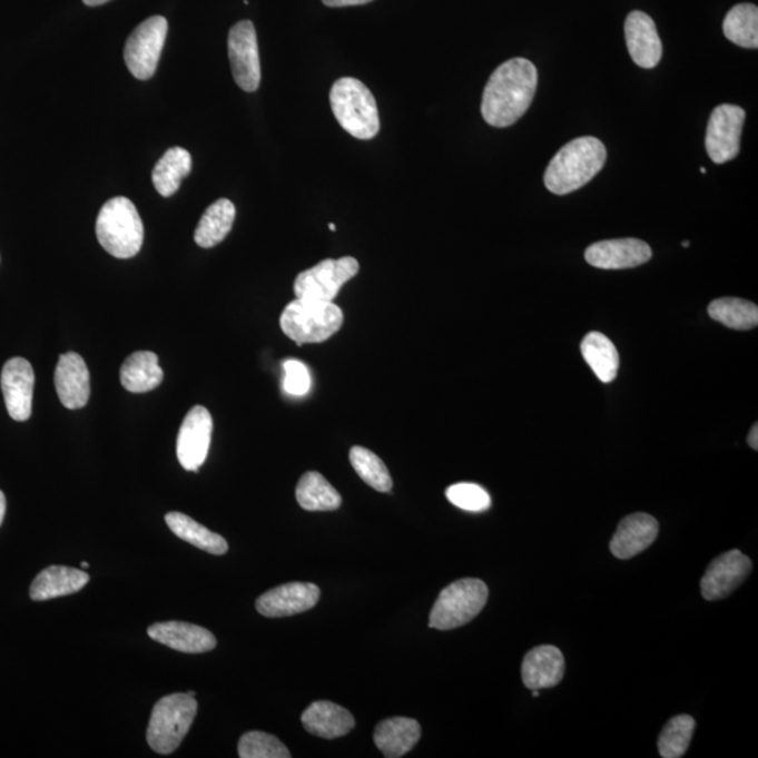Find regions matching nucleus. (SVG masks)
<instances>
[{
	"mask_svg": "<svg viewBox=\"0 0 758 758\" xmlns=\"http://www.w3.org/2000/svg\"><path fill=\"white\" fill-rule=\"evenodd\" d=\"M539 72L529 59L513 58L500 66L483 90L482 116L489 126H513L534 100Z\"/></svg>",
	"mask_w": 758,
	"mask_h": 758,
	"instance_id": "1",
	"label": "nucleus"
},
{
	"mask_svg": "<svg viewBox=\"0 0 758 758\" xmlns=\"http://www.w3.org/2000/svg\"><path fill=\"white\" fill-rule=\"evenodd\" d=\"M607 149L600 139L582 137L564 145L548 165L544 181L553 195L564 196L582 188L606 164Z\"/></svg>",
	"mask_w": 758,
	"mask_h": 758,
	"instance_id": "2",
	"label": "nucleus"
},
{
	"mask_svg": "<svg viewBox=\"0 0 758 758\" xmlns=\"http://www.w3.org/2000/svg\"><path fill=\"white\" fill-rule=\"evenodd\" d=\"M100 245L117 259H131L141 250L144 224L136 206L127 197H115L100 209L96 220Z\"/></svg>",
	"mask_w": 758,
	"mask_h": 758,
	"instance_id": "3",
	"label": "nucleus"
},
{
	"mask_svg": "<svg viewBox=\"0 0 758 758\" xmlns=\"http://www.w3.org/2000/svg\"><path fill=\"white\" fill-rule=\"evenodd\" d=\"M333 115L343 130L357 139H373L380 132L378 107L371 90L358 79L336 80L331 90Z\"/></svg>",
	"mask_w": 758,
	"mask_h": 758,
	"instance_id": "4",
	"label": "nucleus"
},
{
	"mask_svg": "<svg viewBox=\"0 0 758 758\" xmlns=\"http://www.w3.org/2000/svg\"><path fill=\"white\" fill-rule=\"evenodd\" d=\"M198 703L188 693H171L155 703L150 713L147 740L159 755H170L185 740L195 722Z\"/></svg>",
	"mask_w": 758,
	"mask_h": 758,
	"instance_id": "5",
	"label": "nucleus"
},
{
	"mask_svg": "<svg viewBox=\"0 0 758 758\" xmlns=\"http://www.w3.org/2000/svg\"><path fill=\"white\" fill-rule=\"evenodd\" d=\"M343 312L333 303L295 299L284 308L279 326L298 346L322 343L336 335L343 325Z\"/></svg>",
	"mask_w": 758,
	"mask_h": 758,
	"instance_id": "6",
	"label": "nucleus"
},
{
	"mask_svg": "<svg viewBox=\"0 0 758 758\" xmlns=\"http://www.w3.org/2000/svg\"><path fill=\"white\" fill-rule=\"evenodd\" d=\"M489 590L480 579H461L441 591L430 612L429 627L450 631L481 614L488 603Z\"/></svg>",
	"mask_w": 758,
	"mask_h": 758,
	"instance_id": "7",
	"label": "nucleus"
},
{
	"mask_svg": "<svg viewBox=\"0 0 758 758\" xmlns=\"http://www.w3.org/2000/svg\"><path fill=\"white\" fill-rule=\"evenodd\" d=\"M360 265L354 257L327 259L298 274L294 283L295 297L319 303H333L338 292L354 276H357Z\"/></svg>",
	"mask_w": 758,
	"mask_h": 758,
	"instance_id": "8",
	"label": "nucleus"
},
{
	"mask_svg": "<svg viewBox=\"0 0 758 758\" xmlns=\"http://www.w3.org/2000/svg\"><path fill=\"white\" fill-rule=\"evenodd\" d=\"M168 35V20L152 16L139 24L128 37L124 48L127 68L139 80L154 77Z\"/></svg>",
	"mask_w": 758,
	"mask_h": 758,
	"instance_id": "9",
	"label": "nucleus"
},
{
	"mask_svg": "<svg viewBox=\"0 0 758 758\" xmlns=\"http://www.w3.org/2000/svg\"><path fill=\"white\" fill-rule=\"evenodd\" d=\"M228 56L236 85L247 93L259 89L262 82L259 46L252 21H239L230 29Z\"/></svg>",
	"mask_w": 758,
	"mask_h": 758,
	"instance_id": "10",
	"label": "nucleus"
},
{
	"mask_svg": "<svg viewBox=\"0 0 758 758\" xmlns=\"http://www.w3.org/2000/svg\"><path fill=\"white\" fill-rule=\"evenodd\" d=\"M746 112L734 105L718 106L709 118L706 147L713 164L722 165L738 156Z\"/></svg>",
	"mask_w": 758,
	"mask_h": 758,
	"instance_id": "11",
	"label": "nucleus"
},
{
	"mask_svg": "<svg viewBox=\"0 0 758 758\" xmlns=\"http://www.w3.org/2000/svg\"><path fill=\"white\" fill-rule=\"evenodd\" d=\"M213 417L204 406L187 413L177 435V460L186 471L197 472L206 462L211 444Z\"/></svg>",
	"mask_w": 758,
	"mask_h": 758,
	"instance_id": "12",
	"label": "nucleus"
},
{
	"mask_svg": "<svg viewBox=\"0 0 758 758\" xmlns=\"http://www.w3.org/2000/svg\"><path fill=\"white\" fill-rule=\"evenodd\" d=\"M35 383V370L27 360L13 357L3 365L0 384L8 413L13 421H29L33 406Z\"/></svg>",
	"mask_w": 758,
	"mask_h": 758,
	"instance_id": "13",
	"label": "nucleus"
},
{
	"mask_svg": "<svg viewBox=\"0 0 758 758\" xmlns=\"http://www.w3.org/2000/svg\"><path fill=\"white\" fill-rule=\"evenodd\" d=\"M749 557L738 550L713 559L701 580V593L708 601L722 600L734 593L751 572Z\"/></svg>",
	"mask_w": 758,
	"mask_h": 758,
	"instance_id": "14",
	"label": "nucleus"
},
{
	"mask_svg": "<svg viewBox=\"0 0 758 758\" xmlns=\"http://www.w3.org/2000/svg\"><path fill=\"white\" fill-rule=\"evenodd\" d=\"M321 599L318 585L312 583H287L262 594L256 609L267 618H282L314 609Z\"/></svg>",
	"mask_w": 758,
	"mask_h": 758,
	"instance_id": "15",
	"label": "nucleus"
},
{
	"mask_svg": "<svg viewBox=\"0 0 758 758\" xmlns=\"http://www.w3.org/2000/svg\"><path fill=\"white\" fill-rule=\"evenodd\" d=\"M589 265L603 270H622L644 265L652 259V249L639 239H612L597 242L584 253Z\"/></svg>",
	"mask_w": 758,
	"mask_h": 758,
	"instance_id": "16",
	"label": "nucleus"
},
{
	"mask_svg": "<svg viewBox=\"0 0 758 758\" xmlns=\"http://www.w3.org/2000/svg\"><path fill=\"white\" fill-rule=\"evenodd\" d=\"M56 388L62 405L77 411L88 405L90 397V373L85 360L78 353L62 354L58 360Z\"/></svg>",
	"mask_w": 758,
	"mask_h": 758,
	"instance_id": "17",
	"label": "nucleus"
},
{
	"mask_svg": "<svg viewBox=\"0 0 758 758\" xmlns=\"http://www.w3.org/2000/svg\"><path fill=\"white\" fill-rule=\"evenodd\" d=\"M152 641L183 653H206L217 647V638L208 629L188 622L168 621L148 628Z\"/></svg>",
	"mask_w": 758,
	"mask_h": 758,
	"instance_id": "18",
	"label": "nucleus"
},
{
	"mask_svg": "<svg viewBox=\"0 0 758 758\" xmlns=\"http://www.w3.org/2000/svg\"><path fill=\"white\" fill-rule=\"evenodd\" d=\"M626 40L628 51L637 66L644 69L658 66L663 46L650 16L639 10L629 13L626 21Z\"/></svg>",
	"mask_w": 758,
	"mask_h": 758,
	"instance_id": "19",
	"label": "nucleus"
},
{
	"mask_svg": "<svg viewBox=\"0 0 758 758\" xmlns=\"http://www.w3.org/2000/svg\"><path fill=\"white\" fill-rule=\"evenodd\" d=\"M659 535L658 520L647 513H636L623 519L610 542L612 555L631 559L647 551Z\"/></svg>",
	"mask_w": 758,
	"mask_h": 758,
	"instance_id": "20",
	"label": "nucleus"
},
{
	"mask_svg": "<svg viewBox=\"0 0 758 758\" xmlns=\"http://www.w3.org/2000/svg\"><path fill=\"white\" fill-rule=\"evenodd\" d=\"M563 675L564 659L558 648L544 644L525 654L521 676L529 690L555 687L562 681Z\"/></svg>",
	"mask_w": 758,
	"mask_h": 758,
	"instance_id": "21",
	"label": "nucleus"
},
{
	"mask_svg": "<svg viewBox=\"0 0 758 758\" xmlns=\"http://www.w3.org/2000/svg\"><path fill=\"white\" fill-rule=\"evenodd\" d=\"M301 720L311 735L324 739L343 738V736L351 734L356 726V720L346 708L329 701L311 703L305 709Z\"/></svg>",
	"mask_w": 758,
	"mask_h": 758,
	"instance_id": "22",
	"label": "nucleus"
},
{
	"mask_svg": "<svg viewBox=\"0 0 758 758\" xmlns=\"http://www.w3.org/2000/svg\"><path fill=\"white\" fill-rule=\"evenodd\" d=\"M422 728L417 720L411 718H390L376 725L375 746L386 758H400L421 740Z\"/></svg>",
	"mask_w": 758,
	"mask_h": 758,
	"instance_id": "23",
	"label": "nucleus"
},
{
	"mask_svg": "<svg viewBox=\"0 0 758 758\" xmlns=\"http://www.w3.org/2000/svg\"><path fill=\"white\" fill-rule=\"evenodd\" d=\"M89 574L79 569L50 567L35 579L30 588V597L35 601H46L78 593L89 583Z\"/></svg>",
	"mask_w": 758,
	"mask_h": 758,
	"instance_id": "24",
	"label": "nucleus"
},
{
	"mask_svg": "<svg viewBox=\"0 0 758 758\" xmlns=\"http://www.w3.org/2000/svg\"><path fill=\"white\" fill-rule=\"evenodd\" d=\"M120 380L124 388L132 394H145L163 384L164 370L155 353L137 352L124 362Z\"/></svg>",
	"mask_w": 758,
	"mask_h": 758,
	"instance_id": "25",
	"label": "nucleus"
},
{
	"mask_svg": "<svg viewBox=\"0 0 758 758\" xmlns=\"http://www.w3.org/2000/svg\"><path fill=\"white\" fill-rule=\"evenodd\" d=\"M582 351L584 362L593 370L601 383L609 384L616 380L620 368V354L614 343L603 333L591 332L583 338Z\"/></svg>",
	"mask_w": 758,
	"mask_h": 758,
	"instance_id": "26",
	"label": "nucleus"
},
{
	"mask_svg": "<svg viewBox=\"0 0 758 758\" xmlns=\"http://www.w3.org/2000/svg\"><path fill=\"white\" fill-rule=\"evenodd\" d=\"M235 217L236 208L228 198H220L211 204L197 225L196 244L204 249L219 245L233 229Z\"/></svg>",
	"mask_w": 758,
	"mask_h": 758,
	"instance_id": "27",
	"label": "nucleus"
},
{
	"mask_svg": "<svg viewBox=\"0 0 758 758\" xmlns=\"http://www.w3.org/2000/svg\"><path fill=\"white\" fill-rule=\"evenodd\" d=\"M191 168L193 159L188 150L180 147L166 150L152 171L156 191L163 197L174 196L179 190L181 180L190 175Z\"/></svg>",
	"mask_w": 758,
	"mask_h": 758,
	"instance_id": "28",
	"label": "nucleus"
},
{
	"mask_svg": "<svg viewBox=\"0 0 758 758\" xmlns=\"http://www.w3.org/2000/svg\"><path fill=\"white\" fill-rule=\"evenodd\" d=\"M297 502L308 512H333L342 505V496L319 472H306L297 486Z\"/></svg>",
	"mask_w": 758,
	"mask_h": 758,
	"instance_id": "29",
	"label": "nucleus"
},
{
	"mask_svg": "<svg viewBox=\"0 0 758 758\" xmlns=\"http://www.w3.org/2000/svg\"><path fill=\"white\" fill-rule=\"evenodd\" d=\"M165 520L175 535L188 542V544L197 547L198 550L213 553V555H224L228 552V542L225 541L224 536L215 534L188 515L174 512L166 514Z\"/></svg>",
	"mask_w": 758,
	"mask_h": 758,
	"instance_id": "30",
	"label": "nucleus"
},
{
	"mask_svg": "<svg viewBox=\"0 0 758 758\" xmlns=\"http://www.w3.org/2000/svg\"><path fill=\"white\" fill-rule=\"evenodd\" d=\"M708 314L735 331H750L758 325V306L740 298H719L708 306Z\"/></svg>",
	"mask_w": 758,
	"mask_h": 758,
	"instance_id": "31",
	"label": "nucleus"
},
{
	"mask_svg": "<svg viewBox=\"0 0 758 758\" xmlns=\"http://www.w3.org/2000/svg\"><path fill=\"white\" fill-rule=\"evenodd\" d=\"M726 39L744 48L758 47V9L756 4H736L723 20Z\"/></svg>",
	"mask_w": 758,
	"mask_h": 758,
	"instance_id": "32",
	"label": "nucleus"
},
{
	"mask_svg": "<svg viewBox=\"0 0 758 758\" xmlns=\"http://www.w3.org/2000/svg\"><path fill=\"white\" fill-rule=\"evenodd\" d=\"M351 462L354 471L368 486L381 493L391 492L394 482H392L388 467L373 451L357 445L351 450Z\"/></svg>",
	"mask_w": 758,
	"mask_h": 758,
	"instance_id": "33",
	"label": "nucleus"
},
{
	"mask_svg": "<svg viewBox=\"0 0 758 758\" xmlns=\"http://www.w3.org/2000/svg\"><path fill=\"white\" fill-rule=\"evenodd\" d=\"M696 720L688 715H679L669 720L659 736V752L663 758H679L686 755L691 744Z\"/></svg>",
	"mask_w": 758,
	"mask_h": 758,
	"instance_id": "34",
	"label": "nucleus"
},
{
	"mask_svg": "<svg viewBox=\"0 0 758 758\" xmlns=\"http://www.w3.org/2000/svg\"><path fill=\"white\" fill-rule=\"evenodd\" d=\"M238 751L242 758H292V752L282 740L259 730L242 736Z\"/></svg>",
	"mask_w": 758,
	"mask_h": 758,
	"instance_id": "35",
	"label": "nucleus"
},
{
	"mask_svg": "<svg viewBox=\"0 0 758 758\" xmlns=\"http://www.w3.org/2000/svg\"><path fill=\"white\" fill-rule=\"evenodd\" d=\"M445 496L456 508L471 513L486 512L492 504V499L485 489L475 483H456L447 489Z\"/></svg>",
	"mask_w": 758,
	"mask_h": 758,
	"instance_id": "36",
	"label": "nucleus"
},
{
	"mask_svg": "<svg viewBox=\"0 0 758 758\" xmlns=\"http://www.w3.org/2000/svg\"><path fill=\"white\" fill-rule=\"evenodd\" d=\"M284 390L287 394L294 396H303L308 394L311 390V375L308 368L297 360H288L284 363Z\"/></svg>",
	"mask_w": 758,
	"mask_h": 758,
	"instance_id": "37",
	"label": "nucleus"
},
{
	"mask_svg": "<svg viewBox=\"0 0 758 758\" xmlns=\"http://www.w3.org/2000/svg\"><path fill=\"white\" fill-rule=\"evenodd\" d=\"M327 8H348V7H362V4H367L373 2V0H322Z\"/></svg>",
	"mask_w": 758,
	"mask_h": 758,
	"instance_id": "38",
	"label": "nucleus"
},
{
	"mask_svg": "<svg viewBox=\"0 0 758 758\" xmlns=\"http://www.w3.org/2000/svg\"><path fill=\"white\" fill-rule=\"evenodd\" d=\"M747 441H749V445L752 450L757 451L758 450V426L757 423L755 426L751 427L749 437H747Z\"/></svg>",
	"mask_w": 758,
	"mask_h": 758,
	"instance_id": "39",
	"label": "nucleus"
},
{
	"mask_svg": "<svg viewBox=\"0 0 758 758\" xmlns=\"http://www.w3.org/2000/svg\"><path fill=\"white\" fill-rule=\"evenodd\" d=\"M4 513H7V498L2 491H0V525L3 523Z\"/></svg>",
	"mask_w": 758,
	"mask_h": 758,
	"instance_id": "40",
	"label": "nucleus"
},
{
	"mask_svg": "<svg viewBox=\"0 0 758 758\" xmlns=\"http://www.w3.org/2000/svg\"><path fill=\"white\" fill-rule=\"evenodd\" d=\"M107 2H110V0H83V3L88 4V7H100V4H105Z\"/></svg>",
	"mask_w": 758,
	"mask_h": 758,
	"instance_id": "41",
	"label": "nucleus"
},
{
	"mask_svg": "<svg viewBox=\"0 0 758 758\" xmlns=\"http://www.w3.org/2000/svg\"><path fill=\"white\" fill-rule=\"evenodd\" d=\"M540 696V690H532V697L536 698Z\"/></svg>",
	"mask_w": 758,
	"mask_h": 758,
	"instance_id": "42",
	"label": "nucleus"
},
{
	"mask_svg": "<svg viewBox=\"0 0 758 758\" xmlns=\"http://www.w3.org/2000/svg\"><path fill=\"white\" fill-rule=\"evenodd\" d=\"M682 247H690V242H682Z\"/></svg>",
	"mask_w": 758,
	"mask_h": 758,
	"instance_id": "43",
	"label": "nucleus"
},
{
	"mask_svg": "<svg viewBox=\"0 0 758 758\" xmlns=\"http://www.w3.org/2000/svg\"><path fill=\"white\" fill-rule=\"evenodd\" d=\"M88 568H89V563H88V562H82V569H88Z\"/></svg>",
	"mask_w": 758,
	"mask_h": 758,
	"instance_id": "44",
	"label": "nucleus"
},
{
	"mask_svg": "<svg viewBox=\"0 0 758 758\" xmlns=\"http://www.w3.org/2000/svg\"><path fill=\"white\" fill-rule=\"evenodd\" d=\"M331 230H336V225L335 224H329Z\"/></svg>",
	"mask_w": 758,
	"mask_h": 758,
	"instance_id": "45",
	"label": "nucleus"
},
{
	"mask_svg": "<svg viewBox=\"0 0 758 758\" xmlns=\"http://www.w3.org/2000/svg\"><path fill=\"white\" fill-rule=\"evenodd\" d=\"M187 693H188V696H190V697H196V692H195V691H190V692H187Z\"/></svg>",
	"mask_w": 758,
	"mask_h": 758,
	"instance_id": "46",
	"label": "nucleus"
}]
</instances>
